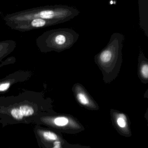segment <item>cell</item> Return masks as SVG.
<instances>
[{
    "label": "cell",
    "mask_w": 148,
    "mask_h": 148,
    "mask_svg": "<svg viewBox=\"0 0 148 148\" xmlns=\"http://www.w3.org/2000/svg\"><path fill=\"white\" fill-rule=\"evenodd\" d=\"M54 146L53 148H60V142H55L54 143Z\"/></svg>",
    "instance_id": "9a60e30c"
},
{
    "label": "cell",
    "mask_w": 148,
    "mask_h": 148,
    "mask_svg": "<svg viewBox=\"0 0 148 148\" xmlns=\"http://www.w3.org/2000/svg\"><path fill=\"white\" fill-rule=\"evenodd\" d=\"M16 45V42L12 40L0 41V63L14 50Z\"/></svg>",
    "instance_id": "9c48e42d"
},
{
    "label": "cell",
    "mask_w": 148,
    "mask_h": 148,
    "mask_svg": "<svg viewBox=\"0 0 148 148\" xmlns=\"http://www.w3.org/2000/svg\"><path fill=\"white\" fill-rule=\"evenodd\" d=\"M52 101L42 92L25 90L17 95L0 97V115L17 121L39 115L52 108Z\"/></svg>",
    "instance_id": "6da1fadb"
},
{
    "label": "cell",
    "mask_w": 148,
    "mask_h": 148,
    "mask_svg": "<svg viewBox=\"0 0 148 148\" xmlns=\"http://www.w3.org/2000/svg\"><path fill=\"white\" fill-rule=\"evenodd\" d=\"M127 117L124 114H120L118 115V118L117 120V123L118 125L122 128L124 127L127 123Z\"/></svg>",
    "instance_id": "4fadbf2b"
},
{
    "label": "cell",
    "mask_w": 148,
    "mask_h": 148,
    "mask_svg": "<svg viewBox=\"0 0 148 148\" xmlns=\"http://www.w3.org/2000/svg\"><path fill=\"white\" fill-rule=\"evenodd\" d=\"M54 122L56 126H64L68 124L69 120L67 117L60 116L55 118Z\"/></svg>",
    "instance_id": "8fae6325"
},
{
    "label": "cell",
    "mask_w": 148,
    "mask_h": 148,
    "mask_svg": "<svg viewBox=\"0 0 148 148\" xmlns=\"http://www.w3.org/2000/svg\"><path fill=\"white\" fill-rule=\"evenodd\" d=\"M124 39L122 34L114 33L107 45L95 57V62L101 71L103 81L106 83L113 82L120 72Z\"/></svg>",
    "instance_id": "3957f363"
},
{
    "label": "cell",
    "mask_w": 148,
    "mask_h": 148,
    "mask_svg": "<svg viewBox=\"0 0 148 148\" xmlns=\"http://www.w3.org/2000/svg\"><path fill=\"white\" fill-rule=\"evenodd\" d=\"M57 24L56 23L53 21L41 18H36L16 24H11L9 25L8 27L14 30L20 32H27Z\"/></svg>",
    "instance_id": "8992f818"
},
{
    "label": "cell",
    "mask_w": 148,
    "mask_h": 148,
    "mask_svg": "<svg viewBox=\"0 0 148 148\" xmlns=\"http://www.w3.org/2000/svg\"><path fill=\"white\" fill-rule=\"evenodd\" d=\"M138 76L144 84L148 82V60L143 53H141L139 58Z\"/></svg>",
    "instance_id": "ba28073f"
},
{
    "label": "cell",
    "mask_w": 148,
    "mask_h": 148,
    "mask_svg": "<svg viewBox=\"0 0 148 148\" xmlns=\"http://www.w3.org/2000/svg\"><path fill=\"white\" fill-rule=\"evenodd\" d=\"M79 37V34L72 29H56L43 33L36 39L35 42L41 53H60L71 48Z\"/></svg>",
    "instance_id": "277c9868"
},
{
    "label": "cell",
    "mask_w": 148,
    "mask_h": 148,
    "mask_svg": "<svg viewBox=\"0 0 148 148\" xmlns=\"http://www.w3.org/2000/svg\"><path fill=\"white\" fill-rule=\"evenodd\" d=\"M80 14L79 10L75 7L47 5L7 14L3 16V20L8 26L36 18L53 21L59 24L72 20Z\"/></svg>",
    "instance_id": "7a4b0ae2"
},
{
    "label": "cell",
    "mask_w": 148,
    "mask_h": 148,
    "mask_svg": "<svg viewBox=\"0 0 148 148\" xmlns=\"http://www.w3.org/2000/svg\"><path fill=\"white\" fill-rule=\"evenodd\" d=\"M148 0H139V3L141 5L140 7V25L146 34L148 36V7H146V1Z\"/></svg>",
    "instance_id": "30bf717a"
},
{
    "label": "cell",
    "mask_w": 148,
    "mask_h": 148,
    "mask_svg": "<svg viewBox=\"0 0 148 148\" xmlns=\"http://www.w3.org/2000/svg\"><path fill=\"white\" fill-rule=\"evenodd\" d=\"M16 59L14 56H11L7 58L4 61H2L0 63V67L10 65V64H14L16 62Z\"/></svg>",
    "instance_id": "5bb4252c"
},
{
    "label": "cell",
    "mask_w": 148,
    "mask_h": 148,
    "mask_svg": "<svg viewBox=\"0 0 148 148\" xmlns=\"http://www.w3.org/2000/svg\"><path fill=\"white\" fill-rule=\"evenodd\" d=\"M73 90L76 99L81 105L91 108H96L97 107V103L90 97L82 85L80 84H76L73 86Z\"/></svg>",
    "instance_id": "52a82bcc"
},
{
    "label": "cell",
    "mask_w": 148,
    "mask_h": 148,
    "mask_svg": "<svg viewBox=\"0 0 148 148\" xmlns=\"http://www.w3.org/2000/svg\"><path fill=\"white\" fill-rule=\"evenodd\" d=\"M33 73L29 70H17L0 79V94L8 92L11 86L19 82L28 81L32 77Z\"/></svg>",
    "instance_id": "5b68a950"
},
{
    "label": "cell",
    "mask_w": 148,
    "mask_h": 148,
    "mask_svg": "<svg viewBox=\"0 0 148 148\" xmlns=\"http://www.w3.org/2000/svg\"><path fill=\"white\" fill-rule=\"evenodd\" d=\"M43 136L44 139L47 140L54 141L57 139V136L54 133H52L50 131H46L43 132Z\"/></svg>",
    "instance_id": "7c38bea8"
}]
</instances>
